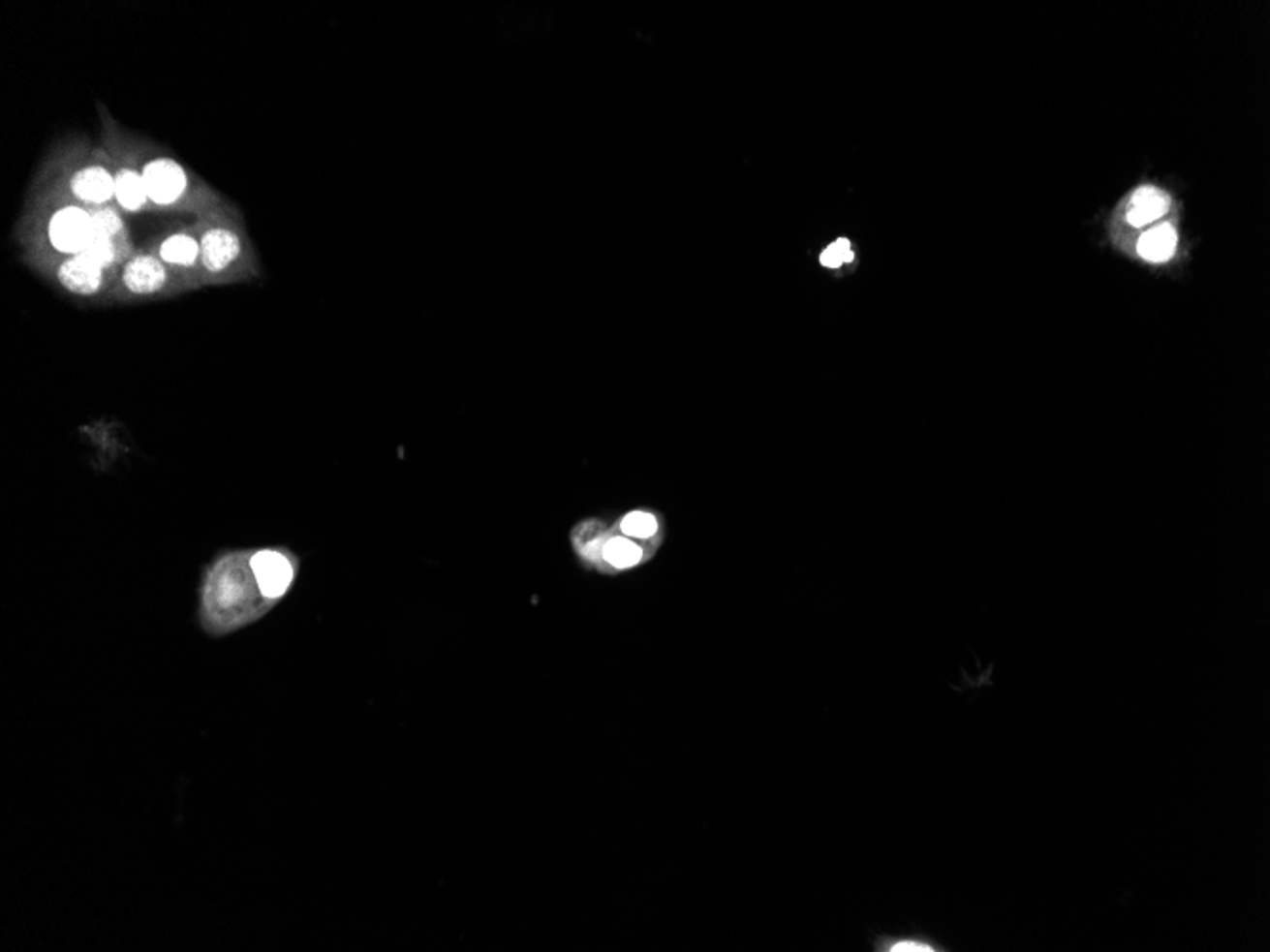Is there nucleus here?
Returning <instances> with one entry per match:
<instances>
[{
    "label": "nucleus",
    "instance_id": "2",
    "mask_svg": "<svg viewBox=\"0 0 1270 952\" xmlns=\"http://www.w3.org/2000/svg\"><path fill=\"white\" fill-rule=\"evenodd\" d=\"M252 570L264 599L276 602L290 592L297 574V561L284 550H257L252 553Z\"/></svg>",
    "mask_w": 1270,
    "mask_h": 952
},
{
    "label": "nucleus",
    "instance_id": "4",
    "mask_svg": "<svg viewBox=\"0 0 1270 952\" xmlns=\"http://www.w3.org/2000/svg\"><path fill=\"white\" fill-rule=\"evenodd\" d=\"M141 175L147 185L149 199L160 205H170L179 200L187 189V177L181 166L166 158L149 162Z\"/></svg>",
    "mask_w": 1270,
    "mask_h": 952
},
{
    "label": "nucleus",
    "instance_id": "12",
    "mask_svg": "<svg viewBox=\"0 0 1270 952\" xmlns=\"http://www.w3.org/2000/svg\"><path fill=\"white\" fill-rule=\"evenodd\" d=\"M114 197H116L118 203H120L124 209H128V211H138V209H141V207L145 205L147 199H149V193H147V185H145V181H143V175H141V173H136V171H132V169H122V171L116 175V191H114Z\"/></svg>",
    "mask_w": 1270,
    "mask_h": 952
},
{
    "label": "nucleus",
    "instance_id": "11",
    "mask_svg": "<svg viewBox=\"0 0 1270 952\" xmlns=\"http://www.w3.org/2000/svg\"><path fill=\"white\" fill-rule=\"evenodd\" d=\"M1175 244H1177V236H1175L1173 227L1171 225H1161V227L1145 232L1139 238L1137 251L1143 259H1147L1151 262H1164L1173 255Z\"/></svg>",
    "mask_w": 1270,
    "mask_h": 952
},
{
    "label": "nucleus",
    "instance_id": "6",
    "mask_svg": "<svg viewBox=\"0 0 1270 952\" xmlns=\"http://www.w3.org/2000/svg\"><path fill=\"white\" fill-rule=\"evenodd\" d=\"M240 250L242 246L234 232L227 229H211L202 236L201 259L205 270L223 272L238 259Z\"/></svg>",
    "mask_w": 1270,
    "mask_h": 952
},
{
    "label": "nucleus",
    "instance_id": "10",
    "mask_svg": "<svg viewBox=\"0 0 1270 952\" xmlns=\"http://www.w3.org/2000/svg\"><path fill=\"white\" fill-rule=\"evenodd\" d=\"M602 561L616 570L634 568L643 561V548L624 535H614L605 538Z\"/></svg>",
    "mask_w": 1270,
    "mask_h": 952
},
{
    "label": "nucleus",
    "instance_id": "1",
    "mask_svg": "<svg viewBox=\"0 0 1270 952\" xmlns=\"http://www.w3.org/2000/svg\"><path fill=\"white\" fill-rule=\"evenodd\" d=\"M270 604L257 586L252 553L221 557L205 576L202 610L207 631H231L261 616Z\"/></svg>",
    "mask_w": 1270,
    "mask_h": 952
},
{
    "label": "nucleus",
    "instance_id": "9",
    "mask_svg": "<svg viewBox=\"0 0 1270 952\" xmlns=\"http://www.w3.org/2000/svg\"><path fill=\"white\" fill-rule=\"evenodd\" d=\"M1168 197L1162 191L1153 189V187H1143L1131 199V207L1128 211V221L1133 227H1143V225L1162 217L1168 211Z\"/></svg>",
    "mask_w": 1270,
    "mask_h": 952
},
{
    "label": "nucleus",
    "instance_id": "14",
    "mask_svg": "<svg viewBox=\"0 0 1270 952\" xmlns=\"http://www.w3.org/2000/svg\"><path fill=\"white\" fill-rule=\"evenodd\" d=\"M620 533L634 540H651L659 533V519L651 511H630L620 521Z\"/></svg>",
    "mask_w": 1270,
    "mask_h": 952
},
{
    "label": "nucleus",
    "instance_id": "16",
    "mask_svg": "<svg viewBox=\"0 0 1270 952\" xmlns=\"http://www.w3.org/2000/svg\"><path fill=\"white\" fill-rule=\"evenodd\" d=\"M82 253H84L88 259H92L94 262H98L102 268L112 266L114 261H116V246H114V242H112V240H105V238H96V236H94V238L90 240L88 248L82 251Z\"/></svg>",
    "mask_w": 1270,
    "mask_h": 952
},
{
    "label": "nucleus",
    "instance_id": "17",
    "mask_svg": "<svg viewBox=\"0 0 1270 952\" xmlns=\"http://www.w3.org/2000/svg\"><path fill=\"white\" fill-rule=\"evenodd\" d=\"M854 259V253L851 250V242L841 238L835 244H831L827 250L820 255V262L827 268H837L845 262H851Z\"/></svg>",
    "mask_w": 1270,
    "mask_h": 952
},
{
    "label": "nucleus",
    "instance_id": "8",
    "mask_svg": "<svg viewBox=\"0 0 1270 952\" xmlns=\"http://www.w3.org/2000/svg\"><path fill=\"white\" fill-rule=\"evenodd\" d=\"M71 189L80 200L103 203L114 197L116 179L102 166H92L73 177Z\"/></svg>",
    "mask_w": 1270,
    "mask_h": 952
},
{
    "label": "nucleus",
    "instance_id": "5",
    "mask_svg": "<svg viewBox=\"0 0 1270 952\" xmlns=\"http://www.w3.org/2000/svg\"><path fill=\"white\" fill-rule=\"evenodd\" d=\"M122 280L132 293L151 295L166 286L168 272L160 259L153 255H139L126 264Z\"/></svg>",
    "mask_w": 1270,
    "mask_h": 952
},
{
    "label": "nucleus",
    "instance_id": "18",
    "mask_svg": "<svg viewBox=\"0 0 1270 952\" xmlns=\"http://www.w3.org/2000/svg\"><path fill=\"white\" fill-rule=\"evenodd\" d=\"M890 951L922 952V951H934V949H932V947H928L926 943H916V941H902V943H896V945H892V947H890Z\"/></svg>",
    "mask_w": 1270,
    "mask_h": 952
},
{
    "label": "nucleus",
    "instance_id": "7",
    "mask_svg": "<svg viewBox=\"0 0 1270 952\" xmlns=\"http://www.w3.org/2000/svg\"><path fill=\"white\" fill-rule=\"evenodd\" d=\"M59 282L73 293L92 295L102 288L103 268L84 253H78L61 264Z\"/></svg>",
    "mask_w": 1270,
    "mask_h": 952
},
{
    "label": "nucleus",
    "instance_id": "3",
    "mask_svg": "<svg viewBox=\"0 0 1270 952\" xmlns=\"http://www.w3.org/2000/svg\"><path fill=\"white\" fill-rule=\"evenodd\" d=\"M92 238V215L82 207L67 205L51 217L50 240L55 250L78 255L88 248Z\"/></svg>",
    "mask_w": 1270,
    "mask_h": 952
},
{
    "label": "nucleus",
    "instance_id": "15",
    "mask_svg": "<svg viewBox=\"0 0 1270 952\" xmlns=\"http://www.w3.org/2000/svg\"><path fill=\"white\" fill-rule=\"evenodd\" d=\"M92 232H94L96 238H105V240L114 242V238L120 236V232H122V221L108 207L98 209L96 213H92Z\"/></svg>",
    "mask_w": 1270,
    "mask_h": 952
},
{
    "label": "nucleus",
    "instance_id": "13",
    "mask_svg": "<svg viewBox=\"0 0 1270 952\" xmlns=\"http://www.w3.org/2000/svg\"><path fill=\"white\" fill-rule=\"evenodd\" d=\"M160 257L170 264L189 266L195 264L197 259L201 257V244L193 236L173 234L162 244Z\"/></svg>",
    "mask_w": 1270,
    "mask_h": 952
}]
</instances>
